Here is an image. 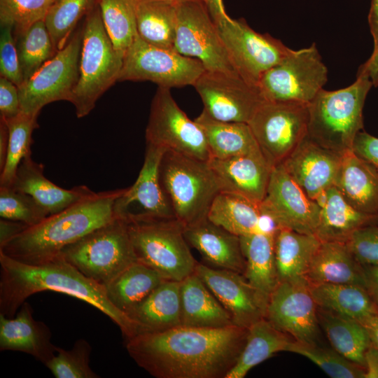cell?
<instances>
[{
  "label": "cell",
  "instance_id": "44dd1931",
  "mask_svg": "<svg viewBox=\"0 0 378 378\" xmlns=\"http://www.w3.org/2000/svg\"><path fill=\"white\" fill-rule=\"evenodd\" d=\"M342 156L307 136L281 165L307 195L316 202L327 189L335 185Z\"/></svg>",
  "mask_w": 378,
  "mask_h": 378
},
{
  "label": "cell",
  "instance_id": "c3c4849f",
  "mask_svg": "<svg viewBox=\"0 0 378 378\" xmlns=\"http://www.w3.org/2000/svg\"><path fill=\"white\" fill-rule=\"evenodd\" d=\"M345 244L363 267L378 266V220L356 230Z\"/></svg>",
  "mask_w": 378,
  "mask_h": 378
},
{
  "label": "cell",
  "instance_id": "681fc988",
  "mask_svg": "<svg viewBox=\"0 0 378 378\" xmlns=\"http://www.w3.org/2000/svg\"><path fill=\"white\" fill-rule=\"evenodd\" d=\"M0 75L18 87L24 83L13 30L9 26H1Z\"/></svg>",
  "mask_w": 378,
  "mask_h": 378
},
{
  "label": "cell",
  "instance_id": "ba28073f",
  "mask_svg": "<svg viewBox=\"0 0 378 378\" xmlns=\"http://www.w3.org/2000/svg\"><path fill=\"white\" fill-rule=\"evenodd\" d=\"M59 255L105 287L137 261L127 223L118 217L66 246Z\"/></svg>",
  "mask_w": 378,
  "mask_h": 378
},
{
  "label": "cell",
  "instance_id": "7c38bea8",
  "mask_svg": "<svg viewBox=\"0 0 378 378\" xmlns=\"http://www.w3.org/2000/svg\"><path fill=\"white\" fill-rule=\"evenodd\" d=\"M214 22L234 70L253 85L258 87L263 74L293 50L269 34L257 32L244 19Z\"/></svg>",
  "mask_w": 378,
  "mask_h": 378
},
{
  "label": "cell",
  "instance_id": "3957f363",
  "mask_svg": "<svg viewBox=\"0 0 378 378\" xmlns=\"http://www.w3.org/2000/svg\"><path fill=\"white\" fill-rule=\"evenodd\" d=\"M124 189L95 192L48 216L1 246L0 252L28 265H41L54 259L66 246L114 220L115 202Z\"/></svg>",
  "mask_w": 378,
  "mask_h": 378
},
{
  "label": "cell",
  "instance_id": "7bdbcfd3",
  "mask_svg": "<svg viewBox=\"0 0 378 378\" xmlns=\"http://www.w3.org/2000/svg\"><path fill=\"white\" fill-rule=\"evenodd\" d=\"M99 0H56L49 8L45 23L57 51L68 43L78 21L94 8Z\"/></svg>",
  "mask_w": 378,
  "mask_h": 378
},
{
  "label": "cell",
  "instance_id": "cb8c5ba5",
  "mask_svg": "<svg viewBox=\"0 0 378 378\" xmlns=\"http://www.w3.org/2000/svg\"><path fill=\"white\" fill-rule=\"evenodd\" d=\"M188 244L197 249L209 266L243 274L246 262L240 237L211 222L207 218L185 226Z\"/></svg>",
  "mask_w": 378,
  "mask_h": 378
},
{
  "label": "cell",
  "instance_id": "484cf974",
  "mask_svg": "<svg viewBox=\"0 0 378 378\" xmlns=\"http://www.w3.org/2000/svg\"><path fill=\"white\" fill-rule=\"evenodd\" d=\"M335 186L354 209L378 216V171L352 150L342 156Z\"/></svg>",
  "mask_w": 378,
  "mask_h": 378
},
{
  "label": "cell",
  "instance_id": "f35d334b",
  "mask_svg": "<svg viewBox=\"0 0 378 378\" xmlns=\"http://www.w3.org/2000/svg\"><path fill=\"white\" fill-rule=\"evenodd\" d=\"M260 204L240 195L220 192L214 200L207 218L239 237L260 232Z\"/></svg>",
  "mask_w": 378,
  "mask_h": 378
},
{
  "label": "cell",
  "instance_id": "ffe728a7",
  "mask_svg": "<svg viewBox=\"0 0 378 378\" xmlns=\"http://www.w3.org/2000/svg\"><path fill=\"white\" fill-rule=\"evenodd\" d=\"M194 272L228 312L234 326L248 329L265 318L267 304L243 274L199 262Z\"/></svg>",
  "mask_w": 378,
  "mask_h": 378
},
{
  "label": "cell",
  "instance_id": "8992f818",
  "mask_svg": "<svg viewBox=\"0 0 378 378\" xmlns=\"http://www.w3.org/2000/svg\"><path fill=\"white\" fill-rule=\"evenodd\" d=\"M159 174L179 221L187 226L207 218L214 200L221 192L208 161L167 150L160 161Z\"/></svg>",
  "mask_w": 378,
  "mask_h": 378
},
{
  "label": "cell",
  "instance_id": "d6a6232c",
  "mask_svg": "<svg viewBox=\"0 0 378 378\" xmlns=\"http://www.w3.org/2000/svg\"><path fill=\"white\" fill-rule=\"evenodd\" d=\"M309 284L317 307L323 310L361 323L378 314V307L365 287L349 284Z\"/></svg>",
  "mask_w": 378,
  "mask_h": 378
},
{
  "label": "cell",
  "instance_id": "5bb4252c",
  "mask_svg": "<svg viewBox=\"0 0 378 378\" xmlns=\"http://www.w3.org/2000/svg\"><path fill=\"white\" fill-rule=\"evenodd\" d=\"M146 144L209 161L202 128L190 120L174 99L169 88L158 87L153 98L146 129Z\"/></svg>",
  "mask_w": 378,
  "mask_h": 378
},
{
  "label": "cell",
  "instance_id": "816d5d0a",
  "mask_svg": "<svg viewBox=\"0 0 378 378\" xmlns=\"http://www.w3.org/2000/svg\"><path fill=\"white\" fill-rule=\"evenodd\" d=\"M352 151L378 171V138L362 130L356 135Z\"/></svg>",
  "mask_w": 378,
  "mask_h": 378
},
{
  "label": "cell",
  "instance_id": "9c48e42d",
  "mask_svg": "<svg viewBox=\"0 0 378 378\" xmlns=\"http://www.w3.org/2000/svg\"><path fill=\"white\" fill-rule=\"evenodd\" d=\"M328 80V69L314 43L293 50L262 76L258 87L267 102L309 104Z\"/></svg>",
  "mask_w": 378,
  "mask_h": 378
},
{
  "label": "cell",
  "instance_id": "680465c9",
  "mask_svg": "<svg viewBox=\"0 0 378 378\" xmlns=\"http://www.w3.org/2000/svg\"><path fill=\"white\" fill-rule=\"evenodd\" d=\"M9 141V132L6 121L0 117V171L5 164Z\"/></svg>",
  "mask_w": 378,
  "mask_h": 378
},
{
  "label": "cell",
  "instance_id": "7a4b0ae2",
  "mask_svg": "<svg viewBox=\"0 0 378 378\" xmlns=\"http://www.w3.org/2000/svg\"><path fill=\"white\" fill-rule=\"evenodd\" d=\"M54 291L78 298L106 315L125 340L140 333L139 324L108 300L106 287L85 276L61 255L28 265L0 252V314L13 317L31 295Z\"/></svg>",
  "mask_w": 378,
  "mask_h": 378
},
{
  "label": "cell",
  "instance_id": "6125c7cd",
  "mask_svg": "<svg viewBox=\"0 0 378 378\" xmlns=\"http://www.w3.org/2000/svg\"><path fill=\"white\" fill-rule=\"evenodd\" d=\"M162 1H169V2H172V3H174V4H181V3H183V2H186V1H195V0H162Z\"/></svg>",
  "mask_w": 378,
  "mask_h": 378
},
{
  "label": "cell",
  "instance_id": "bcb514c9",
  "mask_svg": "<svg viewBox=\"0 0 378 378\" xmlns=\"http://www.w3.org/2000/svg\"><path fill=\"white\" fill-rule=\"evenodd\" d=\"M56 0H0V24L13 28V34L24 32L45 20Z\"/></svg>",
  "mask_w": 378,
  "mask_h": 378
},
{
  "label": "cell",
  "instance_id": "f6af8a7d",
  "mask_svg": "<svg viewBox=\"0 0 378 378\" xmlns=\"http://www.w3.org/2000/svg\"><path fill=\"white\" fill-rule=\"evenodd\" d=\"M91 352L90 343L79 339L71 349L56 346V353L45 365L56 378H98L90 366Z\"/></svg>",
  "mask_w": 378,
  "mask_h": 378
},
{
  "label": "cell",
  "instance_id": "ac0fdd59",
  "mask_svg": "<svg viewBox=\"0 0 378 378\" xmlns=\"http://www.w3.org/2000/svg\"><path fill=\"white\" fill-rule=\"evenodd\" d=\"M261 214L277 227L315 234L320 206L310 199L281 164L272 168L267 192L260 204Z\"/></svg>",
  "mask_w": 378,
  "mask_h": 378
},
{
  "label": "cell",
  "instance_id": "83f0119b",
  "mask_svg": "<svg viewBox=\"0 0 378 378\" xmlns=\"http://www.w3.org/2000/svg\"><path fill=\"white\" fill-rule=\"evenodd\" d=\"M316 202L320 213L315 235L321 241L345 243L356 230L378 220V216L354 209L335 186L327 189Z\"/></svg>",
  "mask_w": 378,
  "mask_h": 378
},
{
  "label": "cell",
  "instance_id": "b9f144b4",
  "mask_svg": "<svg viewBox=\"0 0 378 378\" xmlns=\"http://www.w3.org/2000/svg\"><path fill=\"white\" fill-rule=\"evenodd\" d=\"M6 121L9 141L5 164L0 171V186L10 187L20 162L24 158L31 155V136L38 125L37 118L22 112Z\"/></svg>",
  "mask_w": 378,
  "mask_h": 378
},
{
  "label": "cell",
  "instance_id": "94428289",
  "mask_svg": "<svg viewBox=\"0 0 378 378\" xmlns=\"http://www.w3.org/2000/svg\"><path fill=\"white\" fill-rule=\"evenodd\" d=\"M362 324L368 330L372 344L378 348V314L369 318Z\"/></svg>",
  "mask_w": 378,
  "mask_h": 378
},
{
  "label": "cell",
  "instance_id": "4316f807",
  "mask_svg": "<svg viewBox=\"0 0 378 378\" xmlns=\"http://www.w3.org/2000/svg\"><path fill=\"white\" fill-rule=\"evenodd\" d=\"M309 284H349L366 288L364 267L345 243L321 241L305 274Z\"/></svg>",
  "mask_w": 378,
  "mask_h": 378
},
{
  "label": "cell",
  "instance_id": "1f68e13d",
  "mask_svg": "<svg viewBox=\"0 0 378 378\" xmlns=\"http://www.w3.org/2000/svg\"><path fill=\"white\" fill-rule=\"evenodd\" d=\"M195 120L204 132L210 158L262 155L248 123L218 121L203 112Z\"/></svg>",
  "mask_w": 378,
  "mask_h": 378
},
{
  "label": "cell",
  "instance_id": "f1b7e54d",
  "mask_svg": "<svg viewBox=\"0 0 378 378\" xmlns=\"http://www.w3.org/2000/svg\"><path fill=\"white\" fill-rule=\"evenodd\" d=\"M181 326L224 328L232 320L218 299L195 273L181 281Z\"/></svg>",
  "mask_w": 378,
  "mask_h": 378
},
{
  "label": "cell",
  "instance_id": "9a60e30c",
  "mask_svg": "<svg viewBox=\"0 0 378 378\" xmlns=\"http://www.w3.org/2000/svg\"><path fill=\"white\" fill-rule=\"evenodd\" d=\"M174 50L182 55L199 59L206 71L237 72L202 0L177 5Z\"/></svg>",
  "mask_w": 378,
  "mask_h": 378
},
{
  "label": "cell",
  "instance_id": "8d00e7d4",
  "mask_svg": "<svg viewBox=\"0 0 378 378\" xmlns=\"http://www.w3.org/2000/svg\"><path fill=\"white\" fill-rule=\"evenodd\" d=\"M318 318L333 349L365 368V354L372 344L365 326L356 319L320 308Z\"/></svg>",
  "mask_w": 378,
  "mask_h": 378
},
{
  "label": "cell",
  "instance_id": "30bf717a",
  "mask_svg": "<svg viewBox=\"0 0 378 378\" xmlns=\"http://www.w3.org/2000/svg\"><path fill=\"white\" fill-rule=\"evenodd\" d=\"M308 104L266 101L248 122L260 150L274 168L307 136Z\"/></svg>",
  "mask_w": 378,
  "mask_h": 378
},
{
  "label": "cell",
  "instance_id": "603a6c76",
  "mask_svg": "<svg viewBox=\"0 0 378 378\" xmlns=\"http://www.w3.org/2000/svg\"><path fill=\"white\" fill-rule=\"evenodd\" d=\"M52 333L43 321H36L33 309L24 302L16 314L8 318L0 314V350L23 352L44 365L56 353Z\"/></svg>",
  "mask_w": 378,
  "mask_h": 378
},
{
  "label": "cell",
  "instance_id": "277c9868",
  "mask_svg": "<svg viewBox=\"0 0 378 378\" xmlns=\"http://www.w3.org/2000/svg\"><path fill=\"white\" fill-rule=\"evenodd\" d=\"M372 85L368 76L357 75L346 88L321 90L308 104V137L342 155L351 150L356 135L363 130V110Z\"/></svg>",
  "mask_w": 378,
  "mask_h": 378
},
{
  "label": "cell",
  "instance_id": "d4e9b609",
  "mask_svg": "<svg viewBox=\"0 0 378 378\" xmlns=\"http://www.w3.org/2000/svg\"><path fill=\"white\" fill-rule=\"evenodd\" d=\"M42 164L33 160L31 155L24 158L18 166L10 187L31 196L49 215L93 195L95 192L86 186L71 189L61 188L46 178Z\"/></svg>",
  "mask_w": 378,
  "mask_h": 378
},
{
  "label": "cell",
  "instance_id": "f546056e",
  "mask_svg": "<svg viewBox=\"0 0 378 378\" xmlns=\"http://www.w3.org/2000/svg\"><path fill=\"white\" fill-rule=\"evenodd\" d=\"M180 288L181 281L164 280L129 314L139 324L140 334L181 326Z\"/></svg>",
  "mask_w": 378,
  "mask_h": 378
},
{
  "label": "cell",
  "instance_id": "7402d4cb",
  "mask_svg": "<svg viewBox=\"0 0 378 378\" xmlns=\"http://www.w3.org/2000/svg\"><path fill=\"white\" fill-rule=\"evenodd\" d=\"M221 192L236 193L260 204L265 197L272 168L262 155L227 159L210 158Z\"/></svg>",
  "mask_w": 378,
  "mask_h": 378
},
{
  "label": "cell",
  "instance_id": "91938a15",
  "mask_svg": "<svg viewBox=\"0 0 378 378\" xmlns=\"http://www.w3.org/2000/svg\"><path fill=\"white\" fill-rule=\"evenodd\" d=\"M214 22L230 18L225 10L223 0H203Z\"/></svg>",
  "mask_w": 378,
  "mask_h": 378
},
{
  "label": "cell",
  "instance_id": "ab89813d",
  "mask_svg": "<svg viewBox=\"0 0 378 378\" xmlns=\"http://www.w3.org/2000/svg\"><path fill=\"white\" fill-rule=\"evenodd\" d=\"M138 0H99L102 21L115 49L123 57L137 36Z\"/></svg>",
  "mask_w": 378,
  "mask_h": 378
},
{
  "label": "cell",
  "instance_id": "60d3db41",
  "mask_svg": "<svg viewBox=\"0 0 378 378\" xmlns=\"http://www.w3.org/2000/svg\"><path fill=\"white\" fill-rule=\"evenodd\" d=\"M14 37L24 83L57 51L55 49L44 20L36 22Z\"/></svg>",
  "mask_w": 378,
  "mask_h": 378
},
{
  "label": "cell",
  "instance_id": "db71d44e",
  "mask_svg": "<svg viewBox=\"0 0 378 378\" xmlns=\"http://www.w3.org/2000/svg\"><path fill=\"white\" fill-rule=\"evenodd\" d=\"M357 75L368 76L374 86H378V48L372 51L368 60L360 66Z\"/></svg>",
  "mask_w": 378,
  "mask_h": 378
},
{
  "label": "cell",
  "instance_id": "f907efd6",
  "mask_svg": "<svg viewBox=\"0 0 378 378\" xmlns=\"http://www.w3.org/2000/svg\"><path fill=\"white\" fill-rule=\"evenodd\" d=\"M20 113L18 87L0 76V117L8 120Z\"/></svg>",
  "mask_w": 378,
  "mask_h": 378
},
{
  "label": "cell",
  "instance_id": "7dc6e473",
  "mask_svg": "<svg viewBox=\"0 0 378 378\" xmlns=\"http://www.w3.org/2000/svg\"><path fill=\"white\" fill-rule=\"evenodd\" d=\"M48 216L49 214L29 195L12 187L0 186L1 218L32 226Z\"/></svg>",
  "mask_w": 378,
  "mask_h": 378
},
{
  "label": "cell",
  "instance_id": "e0dca14e",
  "mask_svg": "<svg viewBox=\"0 0 378 378\" xmlns=\"http://www.w3.org/2000/svg\"><path fill=\"white\" fill-rule=\"evenodd\" d=\"M265 318L293 340L315 342L318 307L305 276L279 282L270 298Z\"/></svg>",
  "mask_w": 378,
  "mask_h": 378
},
{
  "label": "cell",
  "instance_id": "6f0895ef",
  "mask_svg": "<svg viewBox=\"0 0 378 378\" xmlns=\"http://www.w3.org/2000/svg\"><path fill=\"white\" fill-rule=\"evenodd\" d=\"M368 24L374 43L373 51L378 48V0H371Z\"/></svg>",
  "mask_w": 378,
  "mask_h": 378
},
{
  "label": "cell",
  "instance_id": "d590c367",
  "mask_svg": "<svg viewBox=\"0 0 378 378\" xmlns=\"http://www.w3.org/2000/svg\"><path fill=\"white\" fill-rule=\"evenodd\" d=\"M164 280L156 270L136 261L106 287L107 297L117 309L129 316Z\"/></svg>",
  "mask_w": 378,
  "mask_h": 378
},
{
  "label": "cell",
  "instance_id": "d6986e66",
  "mask_svg": "<svg viewBox=\"0 0 378 378\" xmlns=\"http://www.w3.org/2000/svg\"><path fill=\"white\" fill-rule=\"evenodd\" d=\"M165 150L146 144L144 164L136 181L115 200L116 217L125 220L176 218L160 178L159 167Z\"/></svg>",
  "mask_w": 378,
  "mask_h": 378
},
{
  "label": "cell",
  "instance_id": "e575fe53",
  "mask_svg": "<svg viewBox=\"0 0 378 378\" xmlns=\"http://www.w3.org/2000/svg\"><path fill=\"white\" fill-rule=\"evenodd\" d=\"M293 340L265 318L249 328L244 346L234 367L225 378H243L255 365L279 351H287Z\"/></svg>",
  "mask_w": 378,
  "mask_h": 378
},
{
  "label": "cell",
  "instance_id": "5b68a950",
  "mask_svg": "<svg viewBox=\"0 0 378 378\" xmlns=\"http://www.w3.org/2000/svg\"><path fill=\"white\" fill-rule=\"evenodd\" d=\"M82 27L79 78L69 100L78 118L88 115L99 97L118 81L124 58L106 31L99 4L85 15Z\"/></svg>",
  "mask_w": 378,
  "mask_h": 378
},
{
  "label": "cell",
  "instance_id": "4dcf8cb0",
  "mask_svg": "<svg viewBox=\"0 0 378 378\" xmlns=\"http://www.w3.org/2000/svg\"><path fill=\"white\" fill-rule=\"evenodd\" d=\"M274 234L258 232L239 237L246 262L243 276L267 304L279 284L274 259Z\"/></svg>",
  "mask_w": 378,
  "mask_h": 378
},
{
  "label": "cell",
  "instance_id": "2e32d148",
  "mask_svg": "<svg viewBox=\"0 0 378 378\" xmlns=\"http://www.w3.org/2000/svg\"><path fill=\"white\" fill-rule=\"evenodd\" d=\"M193 86L203 102L202 112L218 121L248 123L266 102L258 86L235 71L205 70Z\"/></svg>",
  "mask_w": 378,
  "mask_h": 378
},
{
  "label": "cell",
  "instance_id": "8fae6325",
  "mask_svg": "<svg viewBox=\"0 0 378 378\" xmlns=\"http://www.w3.org/2000/svg\"><path fill=\"white\" fill-rule=\"evenodd\" d=\"M83 27L66 45L46 62L28 80L18 87L21 112L38 118L46 105L69 102L79 78Z\"/></svg>",
  "mask_w": 378,
  "mask_h": 378
},
{
  "label": "cell",
  "instance_id": "4fadbf2b",
  "mask_svg": "<svg viewBox=\"0 0 378 378\" xmlns=\"http://www.w3.org/2000/svg\"><path fill=\"white\" fill-rule=\"evenodd\" d=\"M205 70L199 59L150 45L137 35L124 56L118 81L148 80L169 89L193 86Z\"/></svg>",
  "mask_w": 378,
  "mask_h": 378
},
{
  "label": "cell",
  "instance_id": "836d02e7",
  "mask_svg": "<svg viewBox=\"0 0 378 378\" xmlns=\"http://www.w3.org/2000/svg\"><path fill=\"white\" fill-rule=\"evenodd\" d=\"M321 242L315 234L278 227L274 234V251L279 282L304 276Z\"/></svg>",
  "mask_w": 378,
  "mask_h": 378
},
{
  "label": "cell",
  "instance_id": "9f6ffc18",
  "mask_svg": "<svg viewBox=\"0 0 378 378\" xmlns=\"http://www.w3.org/2000/svg\"><path fill=\"white\" fill-rule=\"evenodd\" d=\"M366 289L378 307V266L363 267Z\"/></svg>",
  "mask_w": 378,
  "mask_h": 378
},
{
  "label": "cell",
  "instance_id": "52a82bcc",
  "mask_svg": "<svg viewBox=\"0 0 378 378\" xmlns=\"http://www.w3.org/2000/svg\"><path fill=\"white\" fill-rule=\"evenodd\" d=\"M125 221L137 261L169 280L181 281L194 272L197 262L184 236L185 225L177 218Z\"/></svg>",
  "mask_w": 378,
  "mask_h": 378
},
{
  "label": "cell",
  "instance_id": "ee69618b",
  "mask_svg": "<svg viewBox=\"0 0 378 378\" xmlns=\"http://www.w3.org/2000/svg\"><path fill=\"white\" fill-rule=\"evenodd\" d=\"M287 351L303 356L332 378H364L365 368L346 359L334 349L321 347L316 342L292 340Z\"/></svg>",
  "mask_w": 378,
  "mask_h": 378
},
{
  "label": "cell",
  "instance_id": "f5cc1de1",
  "mask_svg": "<svg viewBox=\"0 0 378 378\" xmlns=\"http://www.w3.org/2000/svg\"><path fill=\"white\" fill-rule=\"evenodd\" d=\"M28 225L26 224L4 218L0 219V246L19 234Z\"/></svg>",
  "mask_w": 378,
  "mask_h": 378
},
{
  "label": "cell",
  "instance_id": "6da1fadb",
  "mask_svg": "<svg viewBox=\"0 0 378 378\" xmlns=\"http://www.w3.org/2000/svg\"><path fill=\"white\" fill-rule=\"evenodd\" d=\"M247 333V328L237 326H179L136 335L126 340V349L139 367L157 378H225Z\"/></svg>",
  "mask_w": 378,
  "mask_h": 378
},
{
  "label": "cell",
  "instance_id": "74e56055",
  "mask_svg": "<svg viewBox=\"0 0 378 378\" xmlns=\"http://www.w3.org/2000/svg\"><path fill=\"white\" fill-rule=\"evenodd\" d=\"M177 5L162 0H138L136 8L137 35L150 45L174 49Z\"/></svg>",
  "mask_w": 378,
  "mask_h": 378
},
{
  "label": "cell",
  "instance_id": "11a10c76",
  "mask_svg": "<svg viewBox=\"0 0 378 378\" xmlns=\"http://www.w3.org/2000/svg\"><path fill=\"white\" fill-rule=\"evenodd\" d=\"M364 378H378V348L372 344L365 354Z\"/></svg>",
  "mask_w": 378,
  "mask_h": 378
}]
</instances>
